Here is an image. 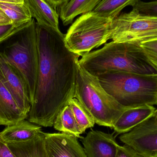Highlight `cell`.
Masks as SVG:
<instances>
[{"mask_svg":"<svg viewBox=\"0 0 157 157\" xmlns=\"http://www.w3.org/2000/svg\"><path fill=\"white\" fill-rule=\"evenodd\" d=\"M24 1L25 0H0V2L14 3H24Z\"/></svg>","mask_w":157,"mask_h":157,"instance_id":"f1b7e54d","label":"cell"},{"mask_svg":"<svg viewBox=\"0 0 157 157\" xmlns=\"http://www.w3.org/2000/svg\"><path fill=\"white\" fill-rule=\"evenodd\" d=\"M7 144L17 157H48L43 132L25 142Z\"/></svg>","mask_w":157,"mask_h":157,"instance_id":"e0dca14e","label":"cell"},{"mask_svg":"<svg viewBox=\"0 0 157 157\" xmlns=\"http://www.w3.org/2000/svg\"><path fill=\"white\" fill-rule=\"evenodd\" d=\"M79 64L97 76L109 71L142 75H157V69L150 62L140 45L112 41L100 49L82 56Z\"/></svg>","mask_w":157,"mask_h":157,"instance_id":"7a4b0ae2","label":"cell"},{"mask_svg":"<svg viewBox=\"0 0 157 157\" xmlns=\"http://www.w3.org/2000/svg\"><path fill=\"white\" fill-rule=\"evenodd\" d=\"M48 157H87L77 137L64 133H44Z\"/></svg>","mask_w":157,"mask_h":157,"instance_id":"30bf717a","label":"cell"},{"mask_svg":"<svg viewBox=\"0 0 157 157\" xmlns=\"http://www.w3.org/2000/svg\"><path fill=\"white\" fill-rule=\"evenodd\" d=\"M81 142L87 157H117L120 145L113 134L91 130Z\"/></svg>","mask_w":157,"mask_h":157,"instance_id":"8fae6325","label":"cell"},{"mask_svg":"<svg viewBox=\"0 0 157 157\" xmlns=\"http://www.w3.org/2000/svg\"><path fill=\"white\" fill-rule=\"evenodd\" d=\"M53 127L55 130L62 133L71 135L77 138H81L80 135L82 133L69 105L59 113L54 121Z\"/></svg>","mask_w":157,"mask_h":157,"instance_id":"ac0fdd59","label":"cell"},{"mask_svg":"<svg viewBox=\"0 0 157 157\" xmlns=\"http://www.w3.org/2000/svg\"><path fill=\"white\" fill-rule=\"evenodd\" d=\"M113 19L92 11L83 14L72 24L65 35L70 51L83 56L111 39Z\"/></svg>","mask_w":157,"mask_h":157,"instance_id":"8992f818","label":"cell"},{"mask_svg":"<svg viewBox=\"0 0 157 157\" xmlns=\"http://www.w3.org/2000/svg\"><path fill=\"white\" fill-rule=\"evenodd\" d=\"M41 127L25 120L7 126L0 132V137L6 143L28 141L42 133Z\"/></svg>","mask_w":157,"mask_h":157,"instance_id":"9a60e30c","label":"cell"},{"mask_svg":"<svg viewBox=\"0 0 157 157\" xmlns=\"http://www.w3.org/2000/svg\"><path fill=\"white\" fill-rule=\"evenodd\" d=\"M150 62L157 69V39L140 44Z\"/></svg>","mask_w":157,"mask_h":157,"instance_id":"7402d4cb","label":"cell"},{"mask_svg":"<svg viewBox=\"0 0 157 157\" xmlns=\"http://www.w3.org/2000/svg\"><path fill=\"white\" fill-rule=\"evenodd\" d=\"M0 77V125L9 126L27 119Z\"/></svg>","mask_w":157,"mask_h":157,"instance_id":"7c38bea8","label":"cell"},{"mask_svg":"<svg viewBox=\"0 0 157 157\" xmlns=\"http://www.w3.org/2000/svg\"><path fill=\"white\" fill-rule=\"evenodd\" d=\"M152 117H154L155 119L157 120V109L155 110Z\"/></svg>","mask_w":157,"mask_h":157,"instance_id":"f546056e","label":"cell"},{"mask_svg":"<svg viewBox=\"0 0 157 157\" xmlns=\"http://www.w3.org/2000/svg\"><path fill=\"white\" fill-rule=\"evenodd\" d=\"M119 139L145 156L157 155V120L153 117L147 119Z\"/></svg>","mask_w":157,"mask_h":157,"instance_id":"ba28073f","label":"cell"},{"mask_svg":"<svg viewBox=\"0 0 157 157\" xmlns=\"http://www.w3.org/2000/svg\"><path fill=\"white\" fill-rule=\"evenodd\" d=\"M139 0H101L93 11L105 17L114 19L127 6H133Z\"/></svg>","mask_w":157,"mask_h":157,"instance_id":"ffe728a7","label":"cell"},{"mask_svg":"<svg viewBox=\"0 0 157 157\" xmlns=\"http://www.w3.org/2000/svg\"><path fill=\"white\" fill-rule=\"evenodd\" d=\"M39 67L28 121L52 127L59 113L75 98L79 56L66 47L59 29L36 23Z\"/></svg>","mask_w":157,"mask_h":157,"instance_id":"6da1fadb","label":"cell"},{"mask_svg":"<svg viewBox=\"0 0 157 157\" xmlns=\"http://www.w3.org/2000/svg\"><path fill=\"white\" fill-rule=\"evenodd\" d=\"M97 77L104 89L125 108L157 105V75L109 71Z\"/></svg>","mask_w":157,"mask_h":157,"instance_id":"277c9868","label":"cell"},{"mask_svg":"<svg viewBox=\"0 0 157 157\" xmlns=\"http://www.w3.org/2000/svg\"><path fill=\"white\" fill-rule=\"evenodd\" d=\"M116 157H147L140 154L131 147L124 144L119 146Z\"/></svg>","mask_w":157,"mask_h":157,"instance_id":"d4e9b609","label":"cell"},{"mask_svg":"<svg viewBox=\"0 0 157 157\" xmlns=\"http://www.w3.org/2000/svg\"><path fill=\"white\" fill-rule=\"evenodd\" d=\"M101 0H69L58 7V14L64 26L72 23L78 15L92 12Z\"/></svg>","mask_w":157,"mask_h":157,"instance_id":"2e32d148","label":"cell"},{"mask_svg":"<svg viewBox=\"0 0 157 157\" xmlns=\"http://www.w3.org/2000/svg\"><path fill=\"white\" fill-rule=\"evenodd\" d=\"M48 4L54 9L58 8L69 0H45Z\"/></svg>","mask_w":157,"mask_h":157,"instance_id":"83f0119b","label":"cell"},{"mask_svg":"<svg viewBox=\"0 0 157 157\" xmlns=\"http://www.w3.org/2000/svg\"><path fill=\"white\" fill-rule=\"evenodd\" d=\"M75 98L89 112L95 123L113 128L123 113L127 109L104 89L97 76L78 65Z\"/></svg>","mask_w":157,"mask_h":157,"instance_id":"5b68a950","label":"cell"},{"mask_svg":"<svg viewBox=\"0 0 157 157\" xmlns=\"http://www.w3.org/2000/svg\"><path fill=\"white\" fill-rule=\"evenodd\" d=\"M0 9L12 21V24L19 27L32 20L28 9L24 3L0 2Z\"/></svg>","mask_w":157,"mask_h":157,"instance_id":"d6986e66","label":"cell"},{"mask_svg":"<svg viewBox=\"0 0 157 157\" xmlns=\"http://www.w3.org/2000/svg\"><path fill=\"white\" fill-rule=\"evenodd\" d=\"M0 77L17 106L28 115L31 105L25 83L20 74L0 53Z\"/></svg>","mask_w":157,"mask_h":157,"instance_id":"9c48e42d","label":"cell"},{"mask_svg":"<svg viewBox=\"0 0 157 157\" xmlns=\"http://www.w3.org/2000/svg\"><path fill=\"white\" fill-rule=\"evenodd\" d=\"M0 157H17L13 154L7 143L0 137Z\"/></svg>","mask_w":157,"mask_h":157,"instance_id":"484cf974","label":"cell"},{"mask_svg":"<svg viewBox=\"0 0 157 157\" xmlns=\"http://www.w3.org/2000/svg\"><path fill=\"white\" fill-rule=\"evenodd\" d=\"M155 110V107L149 105L129 108L123 113L113 128L118 134L128 132L147 119L152 117Z\"/></svg>","mask_w":157,"mask_h":157,"instance_id":"4fadbf2b","label":"cell"},{"mask_svg":"<svg viewBox=\"0 0 157 157\" xmlns=\"http://www.w3.org/2000/svg\"><path fill=\"white\" fill-rule=\"evenodd\" d=\"M25 24L19 27L15 26L12 24L0 26V45L14 33L19 31L24 26Z\"/></svg>","mask_w":157,"mask_h":157,"instance_id":"cb8c5ba5","label":"cell"},{"mask_svg":"<svg viewBox=\"0 0 157 157\" xmlns=\"http://www.w3.org/2000/svg\"><path fill=\"white\" fill-rule=\"evenodd\" d=\"M132 8L142 13L157 16V0L147 2L139 0Z\"/></svg>","mask_w":157,"mask_h":157,"instance_id":"603a6c76","label":"cell"},{"mask_svg":"<svg viewBox=\"0 0 157 157\" xmlns=\"http://www.w3.org/2000/svg\"><path fill=\"white\" fill-rule=\"evenodd\" d=\"M0 53L24 79L31 106L34 102L39 67L36 22L34 18L25 24L1 44Z\"/></svg>","mask_w":157,"mask_h":157,"instance_id":"3957f363","label":"cell"},{"mask_svg":"<svg viewBox=\"0 0 157 157\" xmlns=\"http://www.w3.org/2000/svg\"><path fill=\"white\" fill-rule=\"evenodd\" d=\"M150 157H157V155H155L153 156Z\"/></svg>","mask_w":157,"mask_h":157,"instance_id":"4dcf8cb0","label":"cell"},{"mask_svg":"<svg viewBox=\"0 0 157 157\" xmlns=\"http://www.w3.org/2000/svg\"><path fill=\"white\" fill-rule=\"evenodd\" d=\"M113 41L140 45L157 39V16L133 9L120 14L112 23Z\"/></svg>","mask_w":157,"mask_h":157,"instance_id":"52a82bcc","label":"cell"},{"mask_svg":"<svg viewBox=\"0 0 157 157\" xmlns=\"http://www.w3.org/2000/svg\"><path fill=\"white\" fill-rule=\"evenodd\" d=\"M11 19L4 12L0 9V26L12 24Z\"/></svg>","mask_w":157,"mask_h":157,"instance_id":"4316f807","label":"cell"},{"mask_svg":"<svg viewBox=\"0 0 157 157\" xmlns=\"http://www.w3.org/2000/svg\"><path fill=\"white\" fill-rule=\"evenodd\" d=\"M24 4L37 25L59 29V14L45 0H25Z\"/></svg>","mask_w":157,"mask_h":157,"instance_id":"5bb4252c","label":"cell"},{"mask_svg":"<svg viewBox=\"0 0 157 157\" xmlns=\"http://www.w3.org/2000/svg\"><path fill=\"white\" fill-rule=\"evenodd\" d=\"M68 105L72 110L82 134L87 129L94 127L95 122L92 115L78 99L73 98Z\"/></svg>","mask_w":157,"mask_h":157,"instance_id":"44dd1931","label":"cell"}]
</instances>
